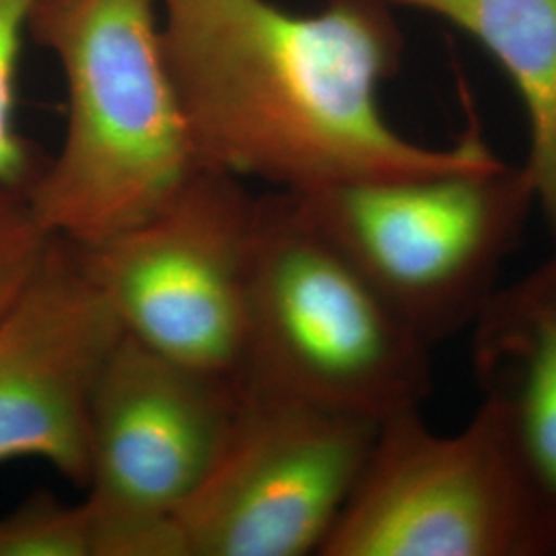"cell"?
I'll return each instance as SVG.
<instances>
[{"instance_id":"cell-8","label":"cell","mask_w":556,"mask_h":556,"mask_svg":"<svg viewBox=\"0 0 556 556\" xmlns=\"http://www.w3.org/2000/svg\"><path fill=\"white\" fill-rule=\"evenodd\" d=\"M239 396V379L184 365L124 334L89 413V517L178 519L219 456Z\"/></svg>"},{"instance_id":"cell-3","label":"cell","mask_w":556,"mask_h":556,"mask_svg":"<svg viewBox=\"0 0 556 556\" xmlns=\"http://www.w3.org/2000/svg\"><path fill=\"white\" fill-rule=\"evenodd\" d=\"M239 381L374 420L431 392V346L291 192L258 197Z\"/></svg>"},{"instance_id":"cell-5","label":"cell","mask_w":556,"mask_h":556,"mask_svg":"<svg viewBox=\"0 0 556 556\" xmlns=\"http://www.w3.org/2000/svg\"><path fill=\"white\" fill-rule=\"evenodd\" d=\"M258 197L204 167L157 213L80 245L126 337L202 371L239 379Z\"/></svg>"},{"instance_id":"cell-2","label":"cell","mask_w":556,"mask_h":556,"mask_svg":"<svg viewBox=\"0 0 556 556\" xmlns=\"http://www.w3.org/2000/svg\"><path fill=\"white\" fill-rule=\"evenodd\" d=\"M29 36L66 85L62 144L27 190L50 236L96 245L157 213L204 169L157 0H40Z\"/></svg>"},{"instance_id":"cell-10","label":"cell","mask_w":556,"mask_h":556,"mask_svg":"<svg viewBox=\"0 0 556 556\" xmlns=\"http://www.w3.org/2000/svg\"><path fill=\"white\" fill-rule=\"evenodd\" d=\"M470 332L478 413L556 542V250L503 285Z\"/></svg>"},{"instance_id":"cell-1","label":"cell","mask_w":556,"mask_h":556,"mask_svg":"<svg viewBox=\"0 0 556 556\" xmlns=\"http://www.w3.org/2000/svg\"><path fill=\"white\" fill-rule=\"evenodd\" d=\"M161 36L204 167L309 194L497 160L470 124L450 147L406 139L381 85L404 38L386 0H326L291 13L273 0H157Z\"/></svg>"},{"instance_id":"cell-14","label":"cell","mask_w":556,"mask_h":556,"mask_svg":"<svg viewBox=\"0 0 556 556\" xmlns=\"http://www.w3.org/2000/svg\"><path fill=\"white\" fill-rule=\"evenodd\" d=\"M50 241L27 190L0 184V319L38 270Z\"/></svg>"},{"instance_id":"cell-4","label":"cell","mask_w":556,"mask_h":556,"mask_svg":"<svg viewBox=\"0 0 556 556\" xmlns=\"http://www.w3.org/2000/svg\"><path fill=\"white\" fill-rule=\"evenodd\" d=\"M298 197L431 349L472 328L536 211L526 167L498 157Z\"/></svg>"},{"instance_id":"cell-12","label":"cell","mask_w":556,"mask_h":556,"mask_svg":"<svg viewBox=\"0 0 556 556\" xmlns=\"http://www.w3.org/2000/svg\"><path fill=\"white\" fill-rule=\"evenodd\" d=\"M0 556H93L85 501L66 503L38 491L0 516Z\"/></svg>"},{"instance_id":"cell-6","label":"cell","mask_w":556,"mask_h":556,"mask_svg":"<svg viewBox=\"0 0 556 556\" xmlns=\"http://www.w3.org/2000/svg\"><path fill=\"white\" fill-rule=\"evenodd\" d=\"M321 556H548L556 542L489 420L454 435L410 408L379 422Z\"/></svg>"},{"instance_id":"cell-11","label":"cell","mask_w":556,"mask_h":556,"mask_svg":"<svg viewBox=\"0 0 556 556\" xmlns=\"http://www.w3.org/2000/svg\"><path fill=\"white\" fill-rule=\"evenodd\" d=\"M454 25L478 41L516 87L536 211L556 241V0H386Z\"/></svg>"},{"instance_id":"cell-7","label":"cell","mask_w":556,"mask_h":556,"mask_svg":"<svg viewBox=\"0 0 556 556\" xmlns=\"http://www.w3.org/2000/svg\"><path fill=\"white\" fill-rule=\"evenodd\" d=\"M379 422L241 383L219 456L179 511L188 556L319 555Z\"/></svg>"},{"instance_id":"cell-13","label":"cell","mask_w":556,"mask_h":556,"mask_svg":"<svg viewBox=\"0 0 556 556\" xmlns=\"http://www.w3.org/2000/svg\"><path fill=\"white\" fill-rule=\"evenodd\" d=\"M40 0H0V184L29 190L46 160L15 122L23 38Z\"/></svg>"},{"instance_id":"cell-9","label":"cell","mask_w":556,"mask_h":556,"mask_svg":"<svg viewBox=\"0 0 556 556\" xmlns=\"http://www.w3.org/2000/svg\"><path fill=\"white\" fill-rule=\"evenodd\" d=\"M124 330L79 243L52 236L0 319V464L40 459L87 480V427Z\"/></svg>"}]
</instances>
